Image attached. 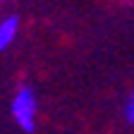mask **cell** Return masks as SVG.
<instances>
[{
  "mask_svg": "<svg viewBox=\"0 0 134 134\" xmlns=\"http://www.w3.org/2000/svg\"><path fill=\"white\" fill-rule=\"evenodd\" d=\"M10 115L19 129H24V132L36 129V125H38V96L31 86H19L14 91V96L10 100Z\"/></svg>",
  "mask_w": 134,
  "mask_h": 134,
  "instance_id": "cell-1",
  "label": "cell"
},
{
  "mask_svg": "<svg viewBox=\"0 0 134 134\" xmlns=\"http://www.w3.org/2000/svg\"><path fill=\"white\" fill-rule=\"evenodd\" d=\"M19 36V17L17 14H7L0 19V53H5V50L17 41Z\"/></svg>",
  "mask_w": 134,
  "mask_h": 134,
  "instance_id": "cell-2",
  "label": "cell"
},
{
  "mask_svg": "<svg viewBox=\"0 0 134 134\" xmlns=\"http://www.w3.org/2000/svg\"><path fill=\"white\" fill-rule=\"evenodd\" d=\"M125 120H127L129 125H134V89L129 91V96H127V100H125Z\"/></svg>",
  "mask_w": 134,
  "mask_h": 134,
  "instance_id": "cell-3",
  "label": "cell"
}]
</instances>
